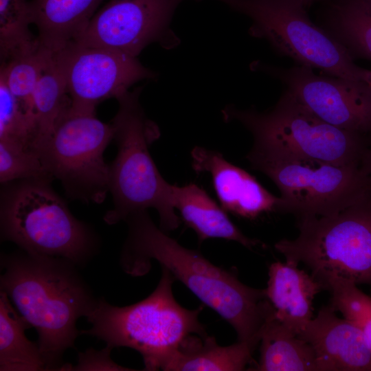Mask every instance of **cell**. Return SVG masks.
I'll return each instance as SVG.
<instances>
[{
  "instance_id": "cell-1",
  "label": "cell",
  "mask_w": 371,
  "mask_h": 371,
  "mask_svg": "<svg viewBox=\"0 0 371 371\" xmlns=\"http://www.w3.org/2000/svg\"><path fill=\"white\" fill-rule=\"evenodd\" d=\"M125 221L128 232L120 258L124 271L143 276L150 269V260H157L226 320L236 330L238 341L257 347L271 306L265 289L244 284L198 251L181 245L157 227L147 210L134 212Z\"/></svg>"
},
{
  "instance_id": "cell-2",
  "label": "cell",
  "mask_w": 371,
  "mask_h": 371,
  "mask_svg": "<svg viewBox=\"0 0 371 371\" xmlns=\"http://www.w3.org/2000/svg\"><path fill=\"white\" fill-rule=\"evenodd\" d=\"M1 291L38 333L47 370H60L65 351L80 335L76 322L96 302L76 270L63 258L29 253L4 255Z\"/></svg>"
},
{
  "instance_id": "cell-3",
  "label": "cell",
  "mask_w": 371,
  "mask_h": 371,
  "mask_svg": "<svg viewBox=\"0 0 371 371\" xmlns=\"http://www.w3.org/2000/svg\"><path fill=\"white\" fill-rule=\"evenodd\" d=\"M141 91L137 87L117 99L118 111L111 123L117 152L109 164L113 208L104 220L113 225L134 212L154 208L160 229L167 232L177 229L180 221L171 201V184L162 177L149 151L160 133L141 106Z\"/></svg>"
},
{
  "instance_id": "cell-4",
  "label": "cell",
  "mask_w": 371,
  "mask_h": 371,
  "mask_svg": "<svg viewBox=\"0 0 371 371\" xmlns=\"http://www.w3.org/2000/svg\"><path fill=\"white\" fill-rule=\"evenodd\" d=\"M175 278L162 268L161 279L153 293L127 306L111 305L98 300L86 316L91 328L82 330L111 347H128L139 352L146 370L161 369L181 343L190 335H207L194 310L181 306L172 290Z\"/></svg>"
},
{
  "instance_id": "cell-5",
  "label": "cell",
  "mask_w": 371,
  "mask_h": 371,
  "mask_svg": "<svg viewBox=\"0 0 371 371\" xmlns=\"http://www.w3.org/2000/svg\"><path fill=\"white\" fill-rule=\"evenodd\" d=\"M50 178L1 184V236L29 253L85 263L95 251L91 227L76 218L55 191Z\"/></svg>"
},
{
  "instance_id": "cell-6",
  "label": "cell",
  "mask_w": 371,
  "mask_h": 371,
  "mask_svg": "<svg viewBox=\"0 0 371 371\" xmlns=\"http://www.w3.org/2000/svg\"><path fill=\"white\" fill-rule=\"evenodd\" d=\"M247 159L280 190L278 212L297 218L336 214L371 194V176L359 164H335L256 145Z\"/></svg>"
},
{
  "instance_id": "cell-7",
  "label": "cell",
  "mask_w": 371,
  "mask_h": 371,
  "mask_svg": "<svg viewBox=\"0 0 371 371\" xmlns=\"http://www.w3.org/2000/svg\"><path fill=\"white\" fill-rule=\"evenodd\" d=\"M297 227L296 238L275 245L286 261L302 262L318 280L371 286V194L336 214L299 218Z\"/></svg>"
},
{
  "instance_id": "cell-8",
  "label": "cell",
  "mask_w": 371,
  "mask_h": 371,
  "mask_svg": "<svg viewBox=\"0 0 371 371\" xmlns=\"http://www.w3.org/2000/svg\"><path fill=\"white\" fill-rule=\"evenodd\" d=\"M227 121L237 120L253 135L254 145L279 153L335 164H359L368 149L367 135L322 120L285 90L267 111H223Z\"/></svg>"
},
{
  "instance_id": "cell-9",
  "label": "cell",
  "mask_w": 371,
  "mask_h": 371,
  "mask_svg": "<svg viewBox=\"0 0 371 371\" xmlns=\"http://www.w3.org/2000/svg\"><path fill=\"white\" fill-rule=\"evenodd\" d=\"M252 21L251 36L267 40L281 56L297 65L325 74L363 80L364 68L310 19L301 0H219Z\"/></svg>"
},
{
  "instance_id": "cell-10",
  "label": "cell",
  "mask_w": 371,
  "mask_h": 371,
  "mask_svg": "<svg viewBox=\"0 0 371 371\" xmlns=\"http://www.w3.org/2000/svg\"><path fill=\"white\" fill-rule=\"evenodd\" d=\"M114 127L95 113L69 109L36 148L43 164L71 199L101 203L109 192V164L104 158Z\"/></svg>"
},
{
  "instance_id": "cell-11",
  "label": "cell",
  "mask_w": 371,
  "mask_h": 371,
  "mask_svg": "<svg viewBox=\"0 0 371 371\" xmlns=\"http://www.w3.org/2000/svg\"><path fill=\"white\" fill-rule=\"evenodd\" d=\"M55 52L65 76L70 110L77 113H95L102 102L117 100L133 84L155 76L136 57L114 49L72 43Z\"/></svg>"
},
{
  "instance_id": "cell-12",
  "label": "cell",
  "mask_w": 371,
  "mask_h": 371,
  "mask_svg": "<svg viewBox=\"0 0 371 371\" xmlns=\"http://www.w3.org/2000/svg\"><path fill=\"white\" fill-rule=\"evenodd\" d=\"M183 1L109 0L74 43L114 49L135 57L154 42L173 47L178 40L170 23Z\"/></svg>"
},
{
  "instance_id": "cell-13",
  "label": "cell",
  "mask_w": 371,
  "mask_h": 371,
  "mask_svg": "<svg viewBox=\"0 0 371 371\" xmlns=\"http://www.w3.org/2000/svg\"><path fill=\"white\" fill-rule=\"evenodd\" d=\"M280 80L301 104L335 127L371 135V89L363 80L319 76L313 69L296 65L282 68L261 65Z\"/></svg>"
},
{
  "instance_id": "cell-14",
  "label": "cell",
  "mask_w": 371,
  "mask_h": 371,
  "mask_svg": "<svg viewBox=\"0 0 371 371\" xmlns=\"http://www.w3.org/2000/svg\"><path fill=\"white\" fill-rule=\"evenodd\" d=\"M324 306L298 336L313 348L318 371H371V348L360 329Z\"/></svg>"
},
{
  "instance_id": "cell-15",
  "label": "cell",
  "mask_w": 371,
  "mask_h": 371,
  "mask_svg": "<svg viewBox=\"0 0 371 371\" xmlns=\"http://www.w3.org/2000/svg\"><path fill=\"white\" fill-rule=\"evenodd\" d=\"M191 157L196 172L210 175L216 196L226 212L249 219L264 212H278L280 197L271 194L247 172L227 161L220 152L195 146Z\"/></svg>"
},
{
  "instance_id": "cell-16",
  "label": "cell",
  "mask_w": 371,
  "mask_h": 371,
  "mask_svg": "<svg viewBox=\"0 0 371 371\" xmlns=\"http://www.w3.org/2000/svg\"><path fill=\"white\" fill-rule=\"evenodd\" d=\"M268 275L267 299L276 317L298 335L313 318V300L324 290L322 283L287 261L272 263Z\"/></svg>"
},
{
  "instance_id": "cell-17",
  "label": "cell",
  "mask_w": 371,
  "mask_h": 371,
  "mask_svg": "<svg viewBox=\"0 0 371 371\" xmlns=\"http://www.w3.org/2000/svg\"><path fill=\"white\" fill-rule=\"evenodd\" d=\"M104 0H32V24L41 45L58 52L82 34Z\"/></svg>"
},
{
  "instance_id": "cell-18",
  "label": "cell",
  "mask_w": 371,
  "mask_h": 371,
  "mask_svg": "<svg viewBox=\"0 0 371 371\" xmlns=\"http://www.w3.org/2000/svg\"><path fill=\"white\" fill-rule=\"evenodd\" d=\"M171 201L186 225L196 232L200 243L216 238L236 241L247 248L259 243L244 235L226 211L196 184L171 185Z\"/></svg>"
},
{
  "instance_id": "cell-19",
  "label": "cell",
  "mask_w": 371,
  "mask_h": 371,
  "mask_svg": "<svg viewBox=\"0 0 371 371\" xmlns=\"http://www.w3.org/2000/svg\"><path fill=\"white\" fill-rule=\"evenodd\" d=\"M319 26L351 58L371 61V0H322Z\"/></svg>"
},
{
  "instance_id": "cell-20",
  "label": "cell",
  "mask_w": 371,
  "mask_h": 371,
  "mask_svg": "<svg viewBox=\"0 0 371 371\" xmlns=\"http://www.w3.org/2000/svg\"><path fill=\"white\" fill-rule=\"evenodd\" d=\"M256 348L243 341L221 346L213 337L188 336L165 362L168 371H240L251 363Z\"/></svg>"
},
{
  "instance_id": "cell-21",
  "label": "cell",
  "mask_w": 371,
  "mask_h": 371,
  "mask_svg": "<svg viewBox=\"0 0 371 371\" xmlns=\"http://www.w3.org/2000/svg\"><path fill=\"white\" fill-rule=\"evenodd\" d=\"M259 363L252 370L318 371L313 347L282 323L271 306L260 332Z\"/></svg>"
},
{
  "instance_id": "cell-22",
  "label": "cell",
  "mask_w": 371,
  "mask_h": 371,
  "mask_svg": "<svg viewBox=\"0 0 371 371\" xmlns=\"http://www.w3.org/2000/svg\"><path fill=\"white\" fill-rule=\"evenodd\" d=\"M32 327L12 306L7 294L0 293V370H47L38 343L30 341L26 329Z\"/></svg>"
},
{
  "instance_id": "cell-23",
  "label": "cell",
  "mask_w": 371,
  "mask_h": 371,
  "mask_svg": "<svg viewBox=\"0 0 371 371\" xmlns=\"http://www.w3.org/2000/svg\"><path fill=\"white\" fill-rule=\"evenodd\" d=\"M70 106L65 76L56 53L52 52L32 96V116L36 131L34 150L49 135Z\"/></svg>"
},
{
  "instance_id": "cell-24",
  "label": "cell",
  "mask_w": 371,
  "mask_h": 371,
  "mask_svg": "<svg viewBox=\"0 0 371 371\" xmlns=\"http://www.w3.org/2000/svg\"><path fill=\"white\" fill-rule=\"evenodd\" d=\"M30 1L0 0V60L1 65L39 45L37 36L31 32Z\"/></svg>"
},
{
  "instance_id": "cell-25",
  "label": "cell",
  "mask_w": 371,
  "mask_h": 371,
  "mask_svg": "<svg viewBox=\"0 0 371 371\" xmlns=\"http://www.w3.org/2000/svg\"><path fill=\"white\" fill-rule=\"evenodd\" d=\"M52 53L39 44L33 51L1 65L0 79L22 104L32 120L33 93Z\"/></svg>"
},
{
  "instance_id": "cell-26",
  "label": "cell",
  "mask_w": 371,
  "mask_h": 371,
  "mask_svg": "<svg viewBox=\"0 0 371 371\" xmlns=\"http://www.w3.org/2000/svg\"><path fill=\"white\" fill-rule=\"evenodd\" d=\"M319 282L331 294L330 304L360 329L371 348V297L344 278L329 276Z\"/></svg>"
},
{
  "instance_id": "cell-27",
  "label": "cell",
  "mask_w": 371,
  "mask_h": 371,
  "mask_svg": "<svg viewBox=\"0 0 371 371\" xmlns=\"http://www.w3.org/2000/svg\"><path fill=\"white\" fill-rule=\"evenodd\" d=\"M50 178L38 155L21 143L0 139V182L15 180Z\"/></svg>"
},
{
  "instance_id": "cell-28",
  "label": "cell",
  "mask_w": 371,
  "mask_h": 371,
  "mask_svg": "<svg viewBox=\"0 0 371 371\" xmlns=\"http://www.w3.org/2000/svg\"><path fill=\"white\" fill-rule=\"evenodd\" d=\"M35 138L32 118L0 79V139L17 142L34 150Z\"/></svg>"
},
{
  "instance_id": "cell-29",
  "label": "cell",
  "mask_w": 371,
  "mask_h": 371,
  "mask_svg": "<svg viewBox=\"0 0 371 371\" xmlns=\"http://www.w3.org/2000/svg\"><path fill=\"white\" fill-rule=\"evenodd\" d=\"M112 349L108 346L102 350L87 349L84 352H79L76 366L64 363L60 370H134L113 361L110 357Z\"/></svg>"
},
{
  "instance_id": "cell-30",
  "label": "cell",
  "mask_w": 371,
  "mask_h": 371,
  "mask_svg": "<svg viewBox=\"0 0 371 371\" xmlns=\"http://www.w3.org/2000/svg\"><path fill=\"white\" fill-rule=\"evenodd\" d=\"M361 169L371 176V147H368L365 152L360 163Z\"/></svg>"
},
{
  "instance_id": "cell-31",
  "label": "cell",
  "mask_w": 371,
  "mask_h": 371,
  "mask_svg": "<svg viewBox=\"0 0 371 371\" xmlns=\"http://www.w3.org/2000/svg\"><path fill=\"white\" fill-rule=\"evenodd\" d=\"M363 80L369 85L371 89V70L364 69Z\"/></svg>"
},
{
  "instance_id": "cell-32",
  "label": "cell",
  "mask_w": 371,
  "mask_h": 371,
  "mask_svg": "<svg viewBox=\"0 0 371 371\" xmlns=\"http://www.w3.org/2000/svg\"><path fill=\"white\" fill-rule=\"evenodd\" d=\"M304 4L309 8L315 3H319L322 0H301Z\"/></svg>"
}]
</instances>
